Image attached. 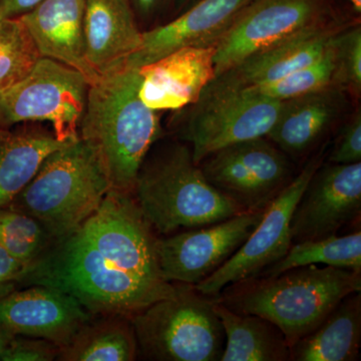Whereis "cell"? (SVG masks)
Segmentation results:
<instances>
[{
  "instance_id": "5b68a950",
  "label": "cell",
  "mask_w": 361,
  "mask_h": 361,
  "mask_svg": "<svg viewBox=\"0 0 361 361\" xmlns=\"http://www.w3.org/2000/svg\"><path fill=\"white\" fill-rule=\"evenodd\" d=\"M111 189L96 148L78 137L49 154L9 206L39 221L58 241L84 224Z\"/></svg>"
},
{
  "instance_id": "7c38bea8",
  "label": "cell",
  "mask_w": 361,
  "mask_h": 361,
  "mask_svg": "<svg viewBox=\"0 0 361 361\" xmlns=\"http://www.w3.org/2000/svg\"><path fill=\"white\" fill-rule=\"evenodd\" d=\"M322 0H252L215 45V77L251 54L319 25Z\"/></svg>"
},
{
  "instance_id": "30bf717a",
  "label": "cell",
  "mask_w": 361,
  "mask_h": 361,
  "mask_svg": "<svg viewBox=\"0 0 361 361\" xmlns=\"http://www.w3.org/2000/svg\"><path fill=\"white\" fill-rule=\"evenodd\" d=\"M322 159L320 154L306 163L290 184L266 208L262 219L243 245L219 269L195 285L197 290L216 298L226 287L258 277L286 255L292 245V214Z\"/></svg>"
},
{
  "instance_id": "ffe728a7",
  "label": "cell",
  "mask_w": 361,
  "mask_h": 361,
  "mask_svg": "<svg viewBox=\"0 0 361 361\" xmlns=\"http://www.w3.org/2000/svg\"><path fill=\"white\" fill-rule=\"evenodd\" d=\"M341 89H329L281 102L272 129L266 135L287 156L310 152L329 130L341 109Z\"/></svg>"
},
{
  "instance_id": "484cf974",
  "label": "cell",
  "mask_w": 361,
  "mask_h": 361,
  "mask_svg": "<svg viewBox=\"0 0 361 361\" xmlns=\"http://www.w3.org/2000/svg\"><path fill=\"white\" fill-rule=\"evenodd\" d=\"M56 240L32 216L11 206L0 208V247L27 267Z\"/></svg>"
},
{
  "instance_id": "ac0fdd59",
  "label": "cell",
  "mask_w": 361,
  "mask_h": 361,
  "mask_svg": "<svg viewBox=\"0 0 361 361\" xmlns=\"http://www.w3.org/2000/svg\"><path fill=\"white\" fill-rule=\"evenodd\" d=\"M85 0H44L20 18L42 58L75 68L92 85L101 75L90 65L85 54Z\"/></svg>"
},
{
  "instance_id": "1f68e13d",
  "label": "cell",
  "mask_w": 361,
  "mask_h": 361,
  "mask_svg": "<svg viewBox=\"0 0 361 361\" xmlns=\"http://www.w3.org/2000/svg\"><path fill=\"white\" fill-rule=\"evenodd\" d=\"M25 266L0 247V298L20 289Z\"/></svg>"
},
{
  "instance_id": "e575fe53",
  "label": "cell",
  "mask_w": 361,
  "mask_h": 361,
  "mask_svg": "<svg viewBox=\"0 0 361 361\" xmlns=\"http://www.w3.org/2000/svg\"><path fill=\"white\" fill-rule=\"evenodd\" d=\"M14 336H16L13 332L4 329V327H0V360H1L2 355L6 353V348H8L9 343L13 341Z\"/></svg>"
},
{
  "instance_id": "8fae6325",
  "label": "cell",
  "mask_w": 361,
  "mask_h": 361,
  "mask_svg": "<svg viewBox=\"0 0 361 361\" xmlns=\"http://www.w3.org/2000/svg\"><path fill=\"white\" fill-rule=\"evenodd\" d=\"M265 210L247 211L215 224L159 237L164 278L170 283H200L243 245Z\"/></svg>"
},
{
  "instance_id": "277c9868",
  "label": "cell",
  "mask_w": 361,
  "mask_h": 361,
  "mask_svg": "<svg viewBox=\"0 0 361 361\" xmlns=\"http://www.w3.org/2000/svg\"><path fill=\"white\" fill-rule=\"evenodd\" d=\"M133 195L161 237L247 212L210 184L195 163L191 147L178 142L151 149L137 173Z\"/></svg>"
},
{
  "instance_id": "7402d4cb",
  "label": "cell",
  "mask_w": 361,
  "mask_h": 361,
  "mask_svg": "<svg viewBox=\"0 0 361 361\" xmlns=\"http://www.w3.org/2000/svg\"><path fill=\"white\" fill-rule=\"evenodd\" d=\"M70 142L44 130L0 128V208L11 205L49 154Z\"/></svg>"
},
{
  "instance_id": "4dcf8cb0",
  "label": "cell",
  "mask_w": 361,
  "mask_h": 361,
  "mask_svg": "<svg viewBox=\"0 0 361 361\" xmlns=\"http://www.w3.org/2000/svg\"><path fill=\"white\" fill-rule=\"evenodd\" d=\"M329 163L355 164L361 161V115L355 114L337 137L329 157Z\"/></svg>"
},
{
  "instance_id": "8d00e7d4",
  "label": "cell",
  "mask_w": 361,
  "mask_h": 361,
  "mask_svg": "<svg viewBox=\"0 0 361 361\" xmlns=\"http://www.w3.org/2000/svg\"><path fill=\"white\" fill-rule=\"evenodd\" d=\"M179 1L183 2L185 1V0H179Z\"/></svg>"
},
{
  "instance_id": "ba28073f",
  "label": "cell",
  "mask_w": 361,
  "mask_h": 361,
  "mask_svg": "<svg viewBox=\"0 0 361 361\" xmlns=\"http://www.w3.org/2000/svg\"><path fill=\"white\" fill-rule=\"evenodd\" d=\"M182 130L197 165L237 142L266 137L272 129L281 101L250 87L217 90L206 87Z\"/></svg>"
},
{
  "instance_id": "f1b7e54d",
  "label": "cell",
  "mask_w": 361,
  "mask_h": 361,
  "mask_svg": "<svg viewBox=\"0 0 361 361\" xmlns=\"http://www.w3.org/2000/svg\"><path fill=\"white\" fill-rule=\"evenodd\" d=\"M331 45L334 54V87L361 90V27L356 25L341 33H334Z\"/></svg>"
},
{
  "instance_id": "2e32d148",
  "label": "cell",
  "mask_w": 361,
  "mask_h": 361,
  "mask_svg": "<svg viewBox=\"0 0 361 361\" xmlns=\"http://www.w3.org/2000/svg\"><path fill=\"white\" fill-rule=\"evenodd\" d=\"M252 0H201L167 25L142 32L125 66L140 68L187 47H215Z\"/></svg>"
},
{
  "instance_id": "5bb4252c",
  "label": "cell",
  "mask_w": 361,
  "mask_h": 361,
  "mask_svg": "<svg viewBox=\"0 0 361 361\" xmlns=\"http://www.w3.org/2000/svg\"><path fill=\"white\" fill-rule=\"evenodd\" d=\"M94 314L75 297L32 285L0 298V327L14 336L37 337L65 348Z\"/></svg>"
},
{
  "instance_id": "836d02e7",
  "label": "cell",
  "mask_w": 361,
  "mask_h": 361,
  "mask_svg": "<svg viewBox=\"0 0 361 361\" xmlns=\"http://www.w3.org/2000/svg\"><path fill=\"white\" fill-rule=\"evenodd\" d=\"M134 11H137L144 16L153 13L156 7L159 6L161 0H129Z\"/></svg>"
},
{
  "instance_id": "9a60e30c",
  "label": "cell",
  "mask_w": 361,
  "mask_h": 361,
  "mask_svg": "<svg viewBox=\"0 0 361 361\" xmlns=\"http://www.w3.org/2000/svg\"><path fill=\"white\" fill-rule=\"evenodd\" d=\"M215 47H187L139 68V97L156 111H177L199 101L215 78Z\"/></svg>"
},
{
  "instance_id": "d6986e66",
  "label": "cell",
  "mask_w": 361,
  "mask_h": 361,
  "mask_svg": "<svg viewBox=\"0 0 361 361\" xmlns=\"http://www.w3.org/2000/svg\"><path fill=\"white\" fill-rule=\"evenodd\" d=\"M142 37L129 0H85V54L99 75L125 65Z\"/></svg>"
},
{
  "instance_id": "f546056e",
  "label": "cell",
  "mask_w": 361,
  "mask_h": 361,
  "mask_svg": "<svg viewBox=\"0 0 361 361\" xmlns=\"http://www.w3.org/2000/svg\"><path fill=\"white\" fill-rule=\"evenodd\" d=\"M61 348L47 339L16 336L9 343L1 361L58 360Z\"/></svg>"
},
{
  "instance_id": "7a4b0ae2",
  "label": "cell",
  "mask_w": 361,
  "mask_h": 361,
  "mask_svg": "<svg viewBox=\"0 0 361 361\" xmlns=\"http://www.w3.org/2000/svg\"><path fill=\"white\" fill-rule=\"evenodd\" d=\"M139 68L123 65L90 85L80 137L96 148L113 189L133 193L137 173L161 139L158 111L139 97Z\"/></svg>"
},
{
  "instance_id": "4fadbf2b",
  "label": "cell",
  "mask_w": 361,
  "mask_h": 361,
  "mask_svg": "<svg viewBox=\"0 0 361 361\" xmlns=\"http://www.w3.org/2000/svg\"><path fill=\"white\" fill-rule=\"evenodd\" d=\"M360 214L361 161L322 164L292 214V244L338 235Z\"/></svg>"
},
{
  "instance_id": "83f0119b",
  "label": "cell",
  "mask_w": 361,
  "mask_h": 361,
  "mask_svg": "<svg viewBox=\"0 0 361 361\" xmlns=\"http://www.w3.org/2000/svg\"><path fill=\"white\" fill-rule=\"evenodd\" d=\"M331 37L322 56L310 65L294 71L277 82L250 89L282 102L334 87L336 65Z\"/></svg>"
},
{
  "instance_id": "3957f363",
  "label": "cell",
  "mask_w": 361,
  "mask_h": 361,
  "mask_svg": "<svg viewBox=\"0 0 361 361\" xmlns=\"http://www.w3.org/2000/svg\"><path fill=\"white\" fill-rule=\"evenodd\" d=\"M360 291V272L307 265L229 285L215 299L234 312L274 323L291 348L313 331L344 297Z\"/></svg>"
},
{
  "instance_id": "4316f807",
  "label": "cell",
  "mask_w": 361,
  "mask_h": 361,
  "mask_svg": "<svg viewBox=\"0 0 361 361\" xmlns=\"http://www.w3.org/2000/svg\"><path fill=\"white\" fill-rule=\"evenodd\" d=\"M42 59L20 18H0V92L25 80Z\"/></svg>"
},
{
  "instance_id": "d590c367",
  "label": "cell",
  "mask_w": 361,
  "mask_h": 361,
  "mask_svg": "<svg viewBox=\"0 0 361 361\" xmlns=\"http://www.w3.org/2000/svg\"><path fill=\"white\" fill-rule=\"evenodd\" d=\"M353 4V7H355V11L357 13H360L361 11V0H349Z\"/></svg>"
},
{
  "instance_id": "8992f818",
  "label": "cell",
  "mask_w": 361,
  "mask_h": 361,
  "mask_svg": "<svg viewBox=\"0 0 361 361\" xmlns=\"http://www.w3.org/2000/svg\"><path fill=\"white\" fill-rule=\"evenodd\" d=\"M173 295L132 317L139 357L152 361H220L225 332L214 298L175 283Z\"/></svg>"
},
{
  "instance_id": "e0dca14e",
  "label": "cell",
  "mask_w": 361,
  "mask_h": 361,
  "mask_svg": "<svg viewBox=\"0 0 361 361\" xmlns=\"http://www.w3.org/2000/svg\"><path fill=\"white\" fill-rule=\"evenodd\" d=\"M334 32L322 25L261 49L215 77L207 87L239 90L269 85L319 59Z\"/></svg>"
},
{
  "instance_id": "d6a6232c",
  "label": "cell",
  "mask_w": 361,
  "mask_h": 361,
  "mask_svg": "<svg viewBox=\"0 0 361 361\" xmlns=\"http://www.w3.org/2000/svg\"><path fill=\"white\" fill-rule=\"evenodd\" d=\"M44 0H0V18H20Z\"/></svg>"
},
{
  "instance_id": "6da1fadb",
  "label": "cell",
  "mask_w": 361,
  "mask_h": 361,
  "mask_svg": "<svg viewBox=\"0 0 361 361\" xmlns=\"http://www.w3.org/2000/svg\"><path fill=\"white\" fill-rule=\"evenodd\" d=\"M159 237L134 195L111 189L84 224L25 268L20 287H52L92 314L132 318L176 291L161 271Z\"/></svg>"
},
{
  "instance_id": "d4e9b609",
  "label": "cell",
  "mask_w": 361,
  "mask_h": 361,
  "mask_svg": "<svg viewBox=\"0 0 361 361\" xmlns=\"http://www.w3.org/2000/svg\"><path fill=\"white\" fill-rule=\"evenodd\" d=\"M331 266L361 273V232L292 244L286 255L258 277H273L292 268Z\"/></svg>"
},
{
  "instance_id": "603a6c76",
  "label": "cell",
  "mask_w": 361,
  "mask_h": 361,
  "mask_svg": "<svg viewBox=\"0 0 361 361\" xmlns=\"http://www.w3.org/2000/svg\"><path fill=\"white\" fill-rule=\"evenodd\" d=\"M214 311L225 332L220 361H289L290 346L274 323L255 314H240L214 298Z\"/></svg>"
},
{
  "instance_id": "cb8c5ba5",
  "label": "cell",
  "mask_w": 361,
  "mask_h": 361,
  "mask_svg": "<svg viewBox=\"0 0 361 361\" xmlns=\"http://www.w3.org/2000/svg\"><path fill=\"white\" fill-rule=\"evenodd\" d=\"M139 358L132 318L92 315L70 343L61 348V361H134Z\"/></svg>"
},
{
  "instance_id": "44dd1931",
  "label": "cell",
  "mask_w": 361,
  "mask_h": 361,
  "mask_svg": "<svg viewBox=\"0 0 361 361\" xmlns=\"http://www.w3.org/2000/svg\"><path fill=\"white\" fill-rule=\"evenodd\" d=\"M361 348V294L337 304L310 334L290 348L289 361H355Z\"/></svg>"
},
{
  "instance_id": "52a82bcc",
  "label": "cell",
  "mask_w": 361,
  "mask_h": 361,
  "mask_svg": "<svg viewBox=\"0 0 361 361\" xmlns=\"http://www.w3.org/2000/svg\"><path fill=\"white\" fill-rule=\"evenodd\" d=\"M89 90V82L80 71L42 58L25 80L0 92V128L49 122L59 141H75Z\"/></svg>"
},
{
  "instance_id": "9c48e42d",
  "label": "cell",
  "mask_w": 361,
  "mask_h": 361,
  "mask_svg": "<svg viewBox=\"0 0 361 361\" xmlns=\"http://www.w3.org/2000/svg\"><path fill=\"white\" fill-rule=\"evenodd\" d=\"M199 166L210 184L244 211L265 210L297 175L286 154L266 137L225 147Z\"/></svg>"
}]
</instances>
